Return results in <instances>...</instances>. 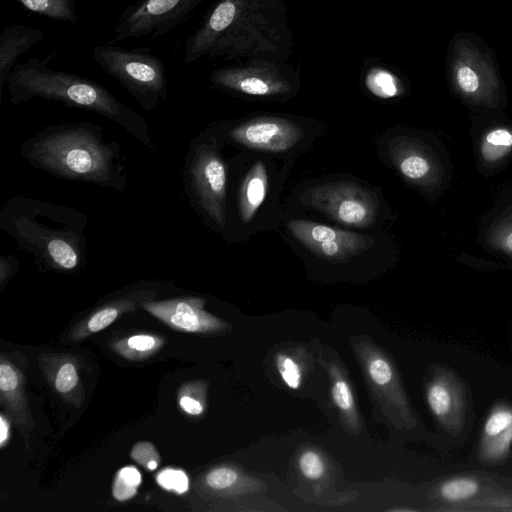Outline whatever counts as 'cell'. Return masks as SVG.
<instances>
[{"instance_id": "cell-4", "label": "cell", "mask_w": 512, "mask_h": 512, "mask_svg": "<svg viewBox=\"0 0 512 512\" xmlns=\"http://www.w3.org/2000/svg\"><path fill=\"white\" fill-rule=\"evenodd\" d=\"M92 58L144 110L152 111L167 100L168 80L164 63L150 49H126L112 44H101L93 48Z\"/></svg>"}, {"instance_id": "cell-6", "label": "cell", "mask_w": 512, "mask_h": 512, "mask_svg": "<svg viewBox=\"0 0 512 512\" xmlns=\"http://www.w3.org/2000/svg\"><path fill=\"white\" fill-rule=\"evenodd\" d=\"M203 0H135L118 17L113 41L157 38L179 26Z\"/></svg>"}, {"instance_id": "cell-5", "label": "cell", "mask_w": 512, "mask_h": 512, "mask_svg": "<svg viewBox=\"0 0 512 512\" xmlns=\"http://www.w3.org/2000/svg\"><path fill=\"white\" fill-rule=\"evenodd\" d=\"M227 174L214 140L191 141L183 169V186L193 207L218 228H225Z\"/></svg>"}, {"instance_id": "cell-20", "label": "cell", "mask_w": 512, "mask_h": 512, "mask_svg": "<svg viewBox=\"0 0 512 512\" xmlns=\"http://www.w3.org/2000/svg\"><path fill=\"white\" fill-rule=\"evenodd\" d=\"M441 495L449 501H460L472 497L478 491V483L470 478H457L441 486Z\"/></svg>"}, {"instance_id": "cell-12", "label": "cell", "mask_w": 512, "mask_h": 512, "mask_svg": "<svg viewBox=\"0 0 512 512\" xmlns=\"http://www.w3.org/2000/svg\"><path fill=\"white\" fill-rule=\"evenodd\" d=\"M389 155L407 180L424 188L433 187L439 182V164L421 143L396 137L389 144Z\"/></svg>"}, {"instance_id": "cell-9", "label": "cell", "mask_w": 512, "mask_h": 512, "mask_svg": "<svg viewBox=\"0 0 512 512\" xmlns=\"http://www.w3.org/2000/svg\"><path fill=\"white\" fill-rule=\"evenodd\" d=\"M288 229L302 245L329 261L345 262L374 243L371 237L304 219L289 221Z\"/></svg>"}, {"instance_id": "cell-30", "label": "cell", "mask_w": 512, "mask_h": 512, "mask_svg": "<svg viewBox=\"0 0 512 512\" xmlns=\"http://www.w3.org/2000/svg\"><path fill=\"white\" fill-rule=\"evenodd\" d=\"M78 382V374L72 363L63 364L55 377V388L59 393H68Z\"/></svg>"}, {"instance_id": "cell-29", "label": "cell", "mask_w": 512, "mask_h": 512, "mask_svg": "<svg viewBox=\"0 0 512 512\" xmlns=\"http://www.w3.org/2000/svg\"><path fill=\"white\" fill-rule=\"evenodd\" d=\"M331 395L335 405L343 410L350 411L354 408V397L349 385L342 379L334 382Z\"/></svg>"}, {"instance_id": "cell-35", "label": "cell", "mask_w": 512, "mask_h": 512, "mask_svg": "<svg viewBox=\"0 0 512 512\" xmlns=\"http://www.w3.org/2000/svg\"><path fill=\"white\" fill-rule=\"evenodd\" d=\"M496 440L489 446L492 455H502L505 453L512 443V425L504 432L498 434L495 437Z\"/></svg>"}, {"instance_id": "cell-25", "label": "cell", "mask_w": 512, "mask_h": 512, "mask_svg": "<svg viewBox=\"0 0 512 512\" xmlns=\"http://www.w3.org/2000/svg\"><path fill=\"white\" fill-rule=\"evenodd\" d=\"M427 401L432 412L437 416H442L449 410L451 397L443 385L433 384L428 389Z\"/></svg>"}, {"instance_id": "cell-15", "label": "cell", "mask_w": 512, "mask_h": 512, "mask_svg": "<svg viewBox=\"0 0 512 512\" xmlns=\"http://www.w3.org/2000/svg\"><path fill=\"white\" fill-rule=\"evenodd\" d=\"M267 186L266 167L262 162H257L246 175L240 189L239 209L244 223L252 220L263 203L267 194Z\"/></svg>"}, {"instance_id": "cell-18", "label": "cell", "mask_w": 512, "mask_h": 512, "mask_svg": "<svg viewBox=\"0 0 512 512\" xmlns=\"http://www.w3.org/2000/svg\"><path fill=\"white\" fill-rule=\"evenodd\" d=\"M162 345L159 337L138 334L125 338L115 344V349L126 358L142 359L156 351Z\"/></svg>"}, {"instance_id": "cell-17", "label": "cell", "mask_w": 512, "mask_h": 512, "mask_svg": "<svg viewBox=\"0 0 512 512\" xmlns=\"http://www.w3.org/2000/svg\"><path fill=\"white\" fill-rule=\"evenodd\" d=\"M25 9L57 21L75 24V0H16Z\"/></svg>"}, {"instance_id": "cell-3", "label": "cell", "mask_w": 512, "mask_h": 512, "mask_svg": "<svg viewBox=\"0 0 512 512\" xmlns=\"http://www.w3.org/2000/svg\"><path fill=\"white\" fill-rule=\"evenodd\" d=\"M54 57L55 54L45 59L31 57L14 66L6 80L12 104L41 98L99 114L124 128L155 153L149 125L141 115L98 82L74 73L53 70L49 62Z\"/></svg>"}, {"instance_id": "cell-13", "label": "cell", "mask_w": 512, "mask_h": 512, "mask_svg": "<svg viewBox=\"0 0 512 512\" xmlns=\"http://www.w3.org/2000/svg\"><path fill=\"white\" fill-rule=\"evenodd\" d=\"M44 39L41 29L25 24L3 27L0 34V96L17 60Z\"/></svg>"}, {"instance_id": "cell-11", "label": "cell", "mask_w": 512, "mask_h": 512, "mask_svg": "<svg viewBox=\"0 0 512 512\" xmlns=\"http://www.w3.org/2000/svg\"><path fill=\"white\" fill-rule=\"evenodd\" d=\"M229 136L234 142L251 149L282 152L296 145L303 131L289 120L264 117L234 127Z\"/></svg>"}, {"instance_id": "cell-37", "label": "cell", "mask_w": 512, "mask_h": 512, "mask_svg": "<svg viewBox=\"0 0 512 512\" xmlns=\"http://www.w3.org/2000/svg\"><path fill=\"white\" fill-rule=\"evenodd\" d=\"M9 438V423L3 415L0 416V445L4 447Z\"/></svg>"}, {"instance_id": "cell-36", "label": "cell", "mask_w": 512, "mask_h": 512, "mask_svg": "<svg viewBox=\"0 0 512 512\" xmlns=\"http://www.w3.org/2000/svg\"><path fill=\"white\" fill-rule=\"evenodd\" d=\"M181 408L190 415H200L203 412V405L196 399L189 396H182L179 400Z\"/></svg>"}, {"instance_id": "cell-14", "label": "cell", "mask_w": 512, "mask_h": 512, "mask_svg": "<svg viewBox=\"0 0 512 512\" xmlns=\"http://www.w3.org/2000/svg\"><path fill=\"white\" fill-rule=\"evenodd\" d=\"M210 80L218 87L249 95L265 96L288 90L278 79L248 69H217L210 75Z\"/></svg>"}, {"instance_id": "cell-19", "label": "cell", "mask_w": 512, "mask_h": 512, "mask_svg": "<svg viewBox=\"0 0 512 512\" xmlns=\"http://www.w3.org/2000/svg\"><path fill=\"white\" fill-rule=\"evenodd\" d=\"M366 85L374 95L380 98H391L399 93L396 79L384 70H373L366 78Z\"/></svg>"}, {"instance_id": "cell-24", "label": "cell", "mask_w": 512, "mask_h": 512, "mask_svg": "<svg viewBox=\"0 0 512 512\" xmlns=\"http://www.w3.org/2000/svg\"><path fill=\"white\" fill-rule=\"evenodd\" d=\"M131 457L148 470H155L160 462V456L150 442H138L131 450Z\"/></svg>"}, {"instance_id": "cell-2", "label": "cell", "mask_w": 512, "mask_h": 512, "mask_svg": "<svg viewBox=\"0 0 512 512\" xmlns=\"http://www.w3.org/2000/svg\"><path fill=\"white\" fill-rule=\"evenodd\" d=\"M87 225V216L78 210L20 195L0 210V229L48 271L74 272L86 264Z\"/></svg>"}, {"instance_id": "cell-34", "label": "cell", "mask_w": 512, "mask_h": 512, "mask_svg": "<svg viewBox=\"0 0 512 512\" xmlns=\"http://www.w3.org/2000/svg\"><path fill=\"white\" fill-rule=\"evenodd\" d=\"M137 493V488L131 486L127 482H125L119 475H116L113 487L112 494L113 497L118 501H125L132 498Z\"/></svg>"}, {"instance_id": "cell-1", "label": "cell", "mask_w": 512, "mask_h": 512, "mask_svg": "<svg viewBox=\"0 0 512 512\" xmlns=\"http://www.w3.org/2000/svg\"><path fill=\"white\" fill-rule=\"evenodd\" d=\"M21 155L56 178L124 191L128 187L121 148L89 122L51 125L25 140Z\"/></svg>"}, {"instance_id": "cell-7", "label": "cell", "mask_w": 512, "mask_h": 512, "mask_svg": "<svg viewBox=\"0 0 512 512\" xmlns=\"http://www.w3.org/2000/svg\"><path fill=\"white\" fill-rule=\"evenodd\" d=\"M301 201L353 227L371 225L378 212L376 196L355 182H333L312 187L305 191Z\"/></svg>"}, {"instance_id": "cell-32", "label": "cell", "mask_w": 512, "mask_h": 512, "mask_svg": "<svg viewBox=\"0 0 512 512\" xmlns=\"http://www.w3.org/2000/svg\"><path fill=\"white\" fill-rule=\"evenodd\" d=\"M19 386L18 372L7 362L2 360L0 365V390L3 394L11 396Z\"/></svg>"}, {"instance_id": "cell-22", "label": "cell", "mask_w": 512, "mask_h": 512, "mask_svg": "<svg viewBox=\"0 0 512 512\" xmlns=\"http://www.w3.org/2000/svg\"><path fill=\"white\" fill-rule=\"evenodd\" d=\"M491 243L499 251L512 256V215L498 223L492 232Z\"/></svg>"}, {"instance_id": "cell-33", "label": "cell", "mask_w": 512, "mask_h": 512, "mask_svg": "<svg viewBox=\"0 0 512 512\" xmlns=\"http://www.w3.org/2000/svg\"><path fill=\"white\" fill-rule=\"evenodd\" d=\"M18 259L11 255L0 256V284L3 287L18 269Z\"/></svg>"}, {"instance_id": "cell-26", "label": "cell", "mask_w": 512, "mask_h": 512, "mask_svg": "<svg viewBox=\"0 0 512 512\" xmlns=\"http://www.w3.org/2000/svg\"><path fill=\"white\" fill-rule=\"evenodd\" d=\"M512 425V411L509 409L495 410L486 420L484 432L492 438L504 432Z\"/></svg>"}, {"instance_id": "cell-27", "label": "cell", "mask_w": 512, "mask_h": 512, "mask_svg": "<svg viewBox=\"0 0 512 512\" xmlns=\"http://www.w3.org/2000/svg\"><path fill=\"white\" fill-rule=\"evenodd\" d=\"M299 468L302 474L311 480L319 479L324 474V463L314 451H305L299 458Z\"/></svg>"}, {"instance_id": "cell-21", "label": "cell", "mask_w": 512, "mask_h": 512, "mask_svg": "<svg viewBox=\"0 0 512 512\" xmlns=\"http://www.w3.org/2000/svg\"><path fill=\"white\" fill-rule=\"evenodd\" d=\"M156 480L165 490H173L178 494L185 493L189 486L188 477L182 470L164 469L158 473Z\"/></svg>"}, {"instance_id": "cell-31", "label": "cell", "mask_w": 512, "mask_h": 512, "mask_svg": "<svg viewBox=\"0 0 512 512\" xmlns=\"http://www.w3.org/2000/svg\"><path fill=\"white\" fill-rule=\"evenodd\" d=\"M368 373L372 381L380 386L388 384L393 375L391 366L382 358H376L370 361Z\"/></svg>"}, {"instance_id": "cell-23", "label": "cell", "mask_w": 512, "mask_h": 512, "mask_svg": "<svg viewBox=\"0 0 512 512\" xmlns=\"http://www.w3.org/2000/svg\"><path fill=\"white\" fill-rule=\"evenodd\" d=\"M276 365L286 385L291 389H298L301 382V372L295 361L284 354H278Z\"/></svg>"}, {"instance_id": "cell-8", "label": "cell", "mask_w": 512, "mask_h": 512, "mask_svg": "<svg viewBox=\"0 0 512 512\" xmlns=\"http://www.w3.org/2000/svg\"><path fill=\"white\" fill-rule=\"evenodd\" d=\"M450 76L455 91L464 100L481 106H493L500 84L493 64L468 39L455 41L450 62Z\"/></svg>"}, {"instance_id": "cell-28", "label": "cell", "mask_w": 512, "mask_h": 512, "mask_svg": "<svg viewBox=\"0 0 512 512\" xmlns=\"http://www.w3.org/2000/svg\"><path fill=\"white\" fill-rule=\"evenodd\" d=\"M237 477V473L233 469L218 467L208 472L205 481L214 490H224L232 486L236 482Z\"/></svg>"}, {"instance_id": "cell-16", "label": "cell", "mask_w": 512, "mask_h": 512, "mask_svg": "<svg viewBox=\"0 0 512 512\" xmlns=\"http://www.w3.org/2000/svg\"><path fill=\"white\" fill-rule=\"evenodd\" d=\"M478 152L486 166L501 164L512 153V128L505 125L489 128L480 138Z\"/></svg>"}, {"instance_id": "cell-10", "label": "cell", "mask_w": 512, "mask_h": 512, "mask_svg": "<svg viewBox=\"0 0 512 512\" xmlns=\"http://www.w3.org/2000/svg\"><path fill=\"white\" fill-rule=\"evenodd\" d=\"M204 300L197 297H181L167 300H146L141 303L151 315L170 328L192 333L221 329L223 323L204 310Z\"/></svg>"}]
</instances>
